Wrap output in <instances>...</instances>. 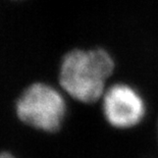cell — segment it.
<instances>
[{
	"label": "cell",
	"instance_id": "cell-1",
	"mask_svg": "<svg viewBox=\"0 0 158 158\" xmlns=\"http://www.w3.org/2000/svg\"><path fill=\"white\" fill-rule=\"evenodd\" d=\"M114 69L115 61L106 49H73L62 57L59 85L73 99L92 104L100 101Z\"/></svg>",
	"mask_w": 158,
	"mask_h": 158
},
{
	"label": "cell",
	"instance_id": "cell-2",
	"mask_svg": "<svg viewBox=\"0 0 158 158\" xmlns=\"http://www.w3.org/2000/svg\"><path fill=\"white\" fill-rule=\"evenodd\" d=\"M66 101L61 92L44 83L29 86L15 104L23 123L47 133L57 132L66 115Z\"/></svg>",
	"mask_w": 158,
	"mask_h": 158
},
{
	"label": "cell",
	"instance_id": "cell-3",
	"mask_svg": "<svg viewBox=\"0 0 158 158\" xmlns=\"http://www.w3.org/2000/svg\"><path fill=\"white\" fill-rule=\"evenodd\" d=\"M105 122L116 130H131L145 119L147 103L136 87L127 83L109 85L100 99Z\"/></svg>",
	"mask_w": 158,
	"mask_h": 158
},
{
	"label": "cell",
	"instance_id": "cell-4",
	"mask_svg": "<svg viewBox=\"0 0 158 158\" xmlns=\"http://www.w3.org/2000/svg\"><path fill=\"white\" fill-rule=\"evenodd\" d=\"M0 158H15V157L12 156L11 154L8 152H2V153H0Z\"/></svg>",
	"mask_w": 158,
	"mask_h": 158
},
{
	"label": "cell",
	"instance_id": "cell-5",
	"mask_svg": "<svg viewBox=\"0 0 158 158\" xmlns=\"http://www.w3.org/2000/svg\"><path fill=\"white\" fill-rule=\"evenodd\" d=\"M157 139H158V122H157Z\"/></svg>",
	"mask_w": 158,
	"mask_h": 158
}]
</instances>
